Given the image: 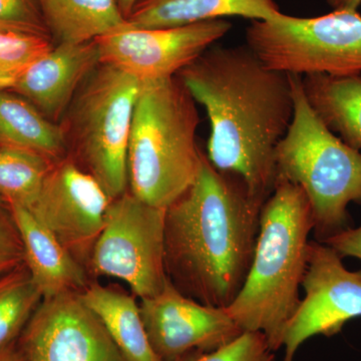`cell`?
<instances>
[{"instance_id":"obj_1","label":"cell","mask_w":361,"mask_h":361,"mask_svg":"<svg viewBox=\"0 0 361 361\" xmlns=\"http://www.w3.org/2000/svg\"><path fill=\"white\" fill-rule=\"evenodd\" d=\"M177 75L208 116V160L266 202L278 145L293 120L290 75L267 68L247 44H214Z\"/></svg>"},{"instance_id":"obj_2","label":"cell","mask_w":361,"mask_h":361,"mask_svg":"<svg viewBox=\"0 0 361 361\" xmlns=\"http://www.w3.org/2000/svg\"><path fill=\"white\" fill-rule=\"evenodd\" d=\"M265 202L203 153L193 184L166 209L165 269L184 295L227 308L250 270Z\"/></svg>"},{"instance_id":"obj_3","label":"cell","mask_w":361,"mask_h":361,"mask_svg":"<svg viewBox=\"0 0 361 361\" xmlns=\"http://www.w3.org/2000/svg\"><path fill=\"white\" fill-rule=\"evenodd\" d=\"M312 212L303 190L278 180L260 214L253 260L245 282L225 308L242 331L261 332L274 351L283 346L285 329L300 304Z\"/></svg>"},{"instance_id":"obj_4","label":"cell","mask_w":361,"mask_h":361,"mask_svg":"<svg viewBox=\"0 0 361 361\" xmlns=\"http://www.w3.org/2000/svg\"><path fill=\"white\" fill-rule=\"evenodd\" d=\"M196 101L178 75L142 82L135 102L129 148V191L167 209L193 184L202 155Z\"/></svg>"},{"instance_id":"obj_5","label":"cell","mask_w":361,"mask_h":361,"mask_svg":"<svg viewBox=\"0 0 361 361\" xmlns=\"http://www.w3.org/2000/svg\"><path fill=\"white\" fill-rule=\"evenodd\" d=\"M290 78L294 115L276 149V182L303 190L316 241L324 243L353 228L348 206H361V152L346 145L315 115L304 96L302 75Z\"/></svg>"},{"instance_id":"obj_6","label":"cell","mask_w":361,"mask_h":361,"mask_svg":"<svg viewBox=\"0 0 361 361\" xmlns=\"http://www.w3.org/2000/svg\"><path fill=\"white\" fill-rule=\"evenodd\" d=\"M141 82L99 63L78 90L59 123L68 157L111 200L129 191L128 148Z\"/></svg>"},{"instance_id":"obj_7","label":"cell","mask_w":361,"mask_h":361,"mask_svg":"<svg viewBox=\"0 0 361 361\" xmlns=\"http://www.w3.org/2000/svg\"><path fill=\"white\" fill-rule=\"evenodd\" d=\"M246 44L267 68L288 75L361 73V16L353 9H334L317 18L281 13L252 20Z\"/></svg>"},{"instance_id":"obj_8","label":"cell","mask_w":361,"mask_h":361,"mask_svg":"<svg viewBox=\"0 0 361 361\" xmlns=\"http://www.w3.org/2000/svg\"><path fill=\"white\" fill-rule=\"evenodd\" d=\"M165 218L166 209L130 191L111 200L87 264L89 275L121 280L140 299L160 293L168 279Z\"/></svg>"},{"instance_id":"obj_9","label":"cell","mask_w":361,"mask_h":361,"mask_svg":"<svg viewBox=\"0 0 361 361\" xmlns=\"http://www.w3.org/2000/svg\"><path fill=\"white\" fill-rule=\"evenodd\" d=\"M231 28L226 20L160 28L133 27L126 23L94 40L102 63L142 84L176 77Z\"/></svg>"},{"instance_id":"obj_10","label":"cell","mask_w":361,"mask_h":361,"mask_svg":"<svg viewBox=\"0 0 361 361\" xmlns=\"http://www.w3.org/2000/svg\"><path fill=\"white\" fill-rule=\"evenodd\" d=\"M301 287L305 296L285 329L283 361H293L311 337H332L361 316V270L349 271L336 250L310 242L307 267Z\"/></svg>"},{"instance_id":"obj_11","label":"cell","mask_w":361,"mask_h":361,"mask_svg":"<svg viewBox=\"0 0 361 361\" xmlns=\"http://www.w3.org/2000/svg\"><path fill=\"white\" fill-rule=\"evenodd\" d=\"M111 202L92 176L66 158L52 166L27 210L87 269Z\"/></svg>"},{"instance_id":"obj_12","label":"cell","mask_w":361,"mask_h":361,"mask_svg":"<svg viewBox=\"0 0 361 361\" xmlns=\"http://www.w3.org/2000/svg\"><path fill=\"white\" fill-rule=\"evenodd\" d=\"M18 344L25 361H127L78 292L44 299Z\"/></svg>"},{"instance_id":"obj_13","label":"cell","mask_w":361,"mask_h":361,"mask_svg":"<svg viewBox=\"0 0 361 361\" xmlns=\"http://www.w3.org/2000/svg\"><path fill=\"white\" fill-rule=\"evenodd\" d=\"M140 310L149 343L161 361L211 353L243 334L225 308L184 295L169 279L160 293L141 299Z\"/></svg>"},{"instance_id":"obj_14","label":"cell","mask_w":361,"mask_h":361,"mask_svg":"<svg viewBox=\"0 0 361 361\" xmlns=\"http://www.w3.org/2000/svg\"><path fill=\"white\" fill-rule=\"evenodd\" d=\"M99 63L96 40L54 44L26 68L8 92L23 97L59 125L78 90Z\"/></svg>"},{"instance_id":"obj_15","label":"cell","mask_w":361,"mask_h":361,"mask_svg":"<svg viewBox=\"0 0 361 361\" xmlns=\"http://www.w3.org/2000/svg\"><path fill=\"white\" fill-rule=\"evenodd\" d=\"M9 206L23 241L25 264L44 299L84 290L90 282L84 266L30 210Z\"/></svg>"},{"instance_id":"obj_16","label":"cell","mask_w":361,"mask_h":361,"mask_svg":"<svg viewBox=\"0 0 361 361\" xmlns=\"http://www.w3.org/2000/svg\"><path fill=\"white\" fill-rule=\"evenodd\" d=\"M281 13L275 0H139L126 23L133 27H174L230 16L267 20Z\"/></svg>"},{"instance_id":"obj_17","label":"cell","mask_w":361,"mask_h":361,"mask_svg":"<svg viewBox=\"0 0 361 361\" xmlns=\"http://www.w3.org/2000/svg\"><path fill=\"white\" fill-rule=\"evenodd\" d=\"M302 89L306 101L325 127L349 147L361 151V73L302 75Z\"/></svg>"},{"instance_id":"obj_18","label":"cell","mask_w":361,"mask_h":361,"mask_svg":"<svg viewBox=\"0 0 361 361\" xmlns=\"http://www.w3.org/2000/svg\"><path fill=\"white\" fill-rule=\"evenodd\" d=\"M127 361H161L149 343L135 295L90 282L80 292Z\"/></svg>"},{"instance_id":"obj_19","label":"cell","mask_w":361,"mask_h":361,"mask_svg":"<svg viewBox=\"0 0 361 361\" xmlns=\"http://www.w3.org/2000/svg\"><path fill=\"white\" fill-rule=\"evenodd\" d=\"M54 44L94 40L126 25L118 0H37Z\"/></svg>"},{"instance_id":"obj_20","label":"cell","mask_w":361,"mask_h":361,"mask_svg":"<svg viewBox=\"0 0 361 361\" xmlns=\"http://www.w3.org/2000/svg\"><path fill=\"white\" fill-rule=\"evenodd\" d=\"M0 146L30 149L56 163L68 157L61 126L8 90H0Z\"/></svg>"},{"instance_id":"obj_21","label":"cell","mask_w":361,"mask_h":361,"mask_svg":"<svg viewBox=\"0 0 361 361\" xmlns=\"http://www.w3.org/2000/svg\"><path fill=\"white\" fill-rule=\"evenodd\" d=\"M54 164L30 149L0 146V198L30 209Z\"/></svg>"},{"instance_id":"obj_22","label":"cell","mask_w":361,"mask_h":361,"mask_svg":"<svg viewBox=\"0 0 361 361\" xmlns=\"http://www.w3.org/2000/svg\"><path fill=\"white\" fill-rule=\"evenodd\" d=\"M42 300L25 264L0 276V350L18 341Z\"/></svg>"},{"instance_id":"obj_23","label":"cell","mask_w":361,"mask_h":361,"mask_svg":"<svg viewBox=\"0 0 361 361\" xmlns=\"http://www.w3.org/2000/svg\"><path fill=\"white\" fill-rule=\"evenodd\" d=\"M54 47L51 37L0 30V90H8L33 61Z\"/></svg>"},{"instance_id":"obj_24","label":"cell","mask_w":361,"mask_h":361,"mask_svg":"<svg viewBox=\"0 0 361 361\" xmlns=\"http://www.w3.org/2000/svg\"><path fill=\"white\" fill-rule=\"evenodd\" d=\"M180 361H275V351L261 332L245 331L211 353H195Z\"/></svg>"},{"instance_id":"obj_25","label":"cell","mask_w":361,"mask_h":361,"mask_svg":"<svg viewBox=\"0 0 361 361\" xmlns=\"http://www.w3.org/2000/svg\"><path fill=\"white\" fill-rule=\"evenodd\" d=\"M0 30L51 37L37 0H0Z\"/></svg>"},{"instance_id":"obj_26","label":"cell","mask_w":361,"mask_h":361,"mask_svg":"<svg viewBox=\"0 0 361 361\" xmlns=\"http://www.w3.org/2000/svg\"><path fill=\"white\" fill-rule=\"evenodd\" d=\"M25 264V250L11 206L0 198V276Z\"/></svg>"},{"instance_id":"obj_27","label":"cell","mask_w":361,"mask_h":361,"mask_svg":"<svg viewBox=\"0 0 361 361\" xmlns=\"http://www.w3.org/2000/svg\"><path fill=\"white\" fill-rule=\"evenodd\" d=\"M324 244L336 250L342 259L353 257L361 260V226L336 235L326 240Z\"/></svg>"},{"instance_id":"obj_28","label":"cell","mask_w":361,"mask_h":361,"mask_svg":"<svg viewBox=\"0 0 361 361\" xmlns=\"http://www.w3.org/2000/svg\"><path fill=\"white\" fill-rule=\"evenodd\" d=\"M0 361H25L18 341L0 350Z\"/></svg>"},{"instance_id":"obj_29","label":"cell","mask_w":361,"mask_h":361,"mask_svg":"<svg viewBox=\"0 0 361 361\" xmlns=\"http://www.w3.org/2000/svg\"><path fill=\"white\" fill-rule=\"evenodd\" d=\"M334 9H353L357 11L361 6V0H327Z\"/></svg>"},{"instance_id":"obj_30","label":"cell","mask_w":361,"mask_h":361,"mask_svg":"<svg viewBox=\"0 0 361 361\" xmlns=\"http://www.w3.org/2000/svg\"><path fill=\"white\" fill-rule=\"evenodd\" d=\"M118 6L122 11L123 16L127 20L128 16L132 13L133 9L139 0H118Z\"/></svg>"}]
</instances>
